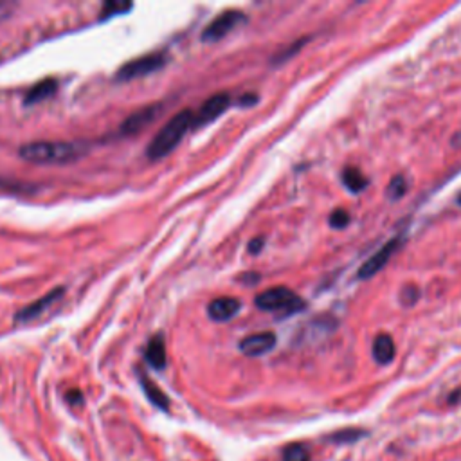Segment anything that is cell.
<instances>
[{"instance_id":"6da1fadb","label":"cell","mask_w":461,"mask_h":461,"mask_svg":"<svg viewBox=\"0 0 461 461\" xmlns=\"http://www.w3.org/2000/svg\"><path fill=\"white\" fill-rule=\"evenodd\" d=\"M87 153L83 143H62V141H36L20 146L18 155L33 164H65Z\"/></svg>"},{"instance_id":"7a4b0ae2","label":"cell","mask_w":461,"mask_h":461,"mask_svg":"<svg viewBox=\"0 0 461 461\" xmlns=\"http://www.w3.org/2000/svg\"><path fill=\"white\" fill-rule=\"evenodd\" d=\"M193 119H195V114L186 108V110H180L179 114H175L170 121L162 126L161 130L157 132L155 137L150 141L148 148H146V155L152 161H159V159H164L166 155H170L177 146L180 144V141L186 137L188 130L193 126Z\"/></svg>"},{"instance_id":"3957f363","label":"cell","mask_w":461,"mask_h":461,"mask_svg":"<svg viewBox=\"0 0 461 461\" xmlns=\"http://www.w3.org/2000/svg\"><path fill=\"white\" fill-rule=\"evenodd\" d=\"M254 303L263 312L279 313V315H292L305 308V301L287 287H274L261 292L256 296Z\"/></svg>"},{"instance_id":"277c9868","label":"cell","mask_w":461,"mask_h":461,"mask_svg":"<svg viewBox=\"0 0 461 461\" xmlns=\"http://www.w3.org/2000/svg\"><path fill=\"white\" fill-rule=\"evenodd\" d=\"M168 58H166L164 53H152V54H144L139 58H134L130 62H126L123 67H119L116 78L119 81H130L135 78H144L153 72L161 71L166 65Z\"/></svg>"},{"instance_id":"5b68a950","label":"cell","mask_w":461,"mask_h":461,"mask_svg":"<svg viewBox=\"0 0 461 461\" xmlns=\"http://www.w3.org/2000/svg\"><path fill=\"white\" fill-rule=\"evenodd\" d=\"M243 22H247V17L242 11H236V9L222 11V13L216 15V17L207 24L206 29L202 31V42L215 44V42L222 40L224 36H227L233 29H236L238 26H242Z\"/></svg>"},{"instance_id":"8992f818","label":"cell","mask_w":461,"mask_h":461,"mask_svg":"<svg viewBox=\"0 0 461 461\" xmlns=\"http://www.w3.org/2000/svg\"><path fill=\"white\" fill-rule=\"evenodd\" d=\"M164 110V105L162 103H152L146 105V107L139 108L137 112H134L132 116H128L125 121L119 126V135H135L143 132L148 125H152L157 117L161 116V112Z\"/></svg>"},{"instance_id":"52a82bcc","label":"cell","mask_w":461,"mask_h":461,"mask_svg":"<svg viewBox=\"0 0 461 461\" xmlns=\"http://www.w3.org/2000/svg\"><path fill=\"white\" fill-rule=\"evenodd\" d=\"M229 105H231V96H229V92H218V94L211 96L209 99H206V103L202 105L200 110L195 114L193 126L200 128V126H206L209 125V123L216 121V119L227 110Z\"/></svg>"},{"instance_id":"ba28073f","label":"cell","mask_w":461,"mask_h":461,"mask_svg":"<svg viewBox=\"0 0 461 461\" xmlns=\"http://www.w3.org/2000/svg\"><path fill=\"white\" fill-rule=\"evenodd\" d=\"M276 336L272 331H260V333H252L247 336L245 339L240 340V351L247 357H260V355L269 354L270 349L276 346Z\"/></svg>"},{"instance_id":"9c48e42d","label":"cell","mask_w":461,"mask_h":461,"mask_svg":"<svg viewBox=\"0 0 461 461\" xmlns=\"http://www.w3.org/2000/svg\"><path fill=\"white\" fill-rule=\"evenodd\" d=\"M400 238H394V240H391V242L385 243L384 247H382L381 251L376 252V254H373L369 260L366 261V263L358 269V278L360 279H367L372 278V276H375L379 270H382L388 265V261L391 260V256L397 252V249H399L400 245Z\"/></svg>"},{"instance_id":"30bf717a","label":"cell","mask_w":461,"mask_h":461,"mask_svg":"<svg viewBox=\"0 0 461 461\" xmlns=\"http://www.w3.org/2000/svg\"><path fill=\"white\" fill-rule=\"evenodd\" d=\"M63 292H65V288L56 287L54 290H51L49 294H45L44 297H40V299L33 301L31 305H27L26 308H22L20 312H17V315H15V321L17 322L35 321L36 318H40L45 310L51 308V306H53L54 303H56V301L63 296Z\"/></svg>"},{"instance_id":"8fae6325","label":"cell","mask_w":461,"mask_h":461,"mask_svg":"<svg viewBox=\"0 0 461 461\" xmlns=\"http://www.w3.org/2000/svg\"><path fill=\"white\" fill-rule=\"evenodd\" d=\"M242 308V303L236 297H216L215 301H211L209 306H207V315L209 319L216 322H224V321H231V319L236 315Z\"/></svg>"},{"instance_id":"7c38bea8","label":"cell","mask_w":461,"mask_h":461,"mask_svg":"<svg viewBox=\"0 0 461 461\" xmlns=\"http://www.w3.org/2000/svg\"><path fill=\"white\" fill-rule=\"evenodd\" d=\"M144 358L153 369H164L166 367V346L162 336H155L148 340V345L144 348Z\"/></svg>"},{"instance_id":"4fadbf2b","label":"cell","mask_w":461,"mask_h":461,"mask_svg":"<svg viewBox=\"0 0 461 461\" xmlns=\"http://www.w3.org/2000/svg\"><path fill=\"white\" fill-rule=\"evenodd\" d=\"M56 90H58V80H54V78H45V80L38 81L36 85H33L31 89L27 90L26 105L42 103V101H45L47 98H51Z\"/></svg>"},{"instance_id":"5bb4252c","label":"cell","mask_w":461,"mask_h":461,"mask_svg":"<svg viewBox=\"0 0 461 461\" xmlns=\"http://www.w3.org/2000/svg\"><path fill=\"white\" fill-rule=\"evenodd\" d=\"M394 340L388 333H381L373 340V357L379 364H390L394 358Z\"/></svg>"},{"instance_id":"9a60e30c","label":"cell","mask_w":461,"mask_h":461,"mask_svg":"<svg viewBox=\"0 0 461 461\" xmlns=\"http://www.w3.org/2000/svg\"><path fill=\"white\" fill-rule=\"evenodd\" d=\"M141 385H143V391L146 393V397L152 400L153 406H157L159 409H164V411L170 408V400H168V397L159 390V385H157L155 382H152L150 379L141 375Z\"/></svg>"},{"instance_id":"2e32d148","label":"cell","mask_w":461,"mask_h":461,"mask_svg":"<svg viewBox=\"0 0 461 461\" xmlns=\"http://www.w3.org/2000/svg\"><path fill=\"white\" fill-rule=\"evenodd\" d=\"M342 182L351 193H360L367 188V179L357 168H346L342 171Z\"/></svg>"},{"instance_id":"e0dca14e","label":"cell","mask_w":461,"mask_h":461,"mask_svg":"<svg viewBox=\"0 0 461 461\" xmlns=\"http://www.w3.org/2000/svg\"><path fill=\"white\" fill-rule=\"evenodd\" d=\"M283 461H310L308 449L303 444H292L285 449Z\"/></svg>"},{"instance_id":"ac0fdd59","label":"cell","mask_w":461,"mask_h":461,"mask_svg":"<svg viewBox=\"0 0 461 461\" xmlns=\"http://www.w3.org/2000/svg\"><path fill=\"white\" fill-rule=\"evenodd\" d=\"M406 191H408V180H406V177H403V175L393 177L390 186H388V197H390L391 200H399V198H402L403 195H406Z\"/></svg>"},{"instance_id":"d6986e66","label":"cell","mask_w":461,"mask_h":461,"mask_svg":"<svg viewBox=\"0 0 461 461\" xmlns=\"http://www.w3.org/2000/svg\"><path fill=\"white\" fill-rule=\"evenodd\" d=\"M132 4H121V2H107L101 9V20L105 18H112L116 15H123L126 11H130Z\"/></svg>"},{"instance_id":"ffe728a7","label":"cell","mask_w":461,"mask_h":461,"mask_svg":"<svg viewBox=\"0 0 461 461\" xmlns=\"http://www.w3.org/2000/svg\"><path fill=\"white\" fill-rule=\"evenodd\" d=\"M349 224V215L345 209H336L330 215V225L333 229H342Z\"/></svg>"},{"instance_id":"44dd1931","label":"cell","mask_w":461,"mask_h":461,"mask_svg":"<svg viewBox=\"0 0 461 461\" xmlns=\"http://www.w3.org/2000/svg\"><path fill=\"white\" fill-rule=\"evenodd\" d=\"M301 45H305V40L296 42V44L292 45L290 49H285V51H283V53H279L278 56H276V58H274V63H281V62H285V60H288V58H290V56H292V54L297 53V51L301 49Z\"/></svg>"},{"instance_id":"7402d4cb","label":"cell","mask_w":461,"mask_h":461,"mask_svg":"<svg viewBox=\"0 0 461 461\" xmlns=\"http://www.w3.org/2000/svg\"><path fill=\"white\" fill-rule=\"evenodd\" d=\"M256 101H258V96L256 94H243L238 98V105H240V107H251Z\"/></svg>"},{"instance_id":"603a6c76","label":"cell","mask_w":461,"mask_h":461,"mask_svg":"<svg viewBox=\"0 0 461 461\" xmlns=\"http://www.w3.org/2000/svg\"><path fill=\"white\" fill-rule=\"evenodd\" d=\"M65 399H67L69 403H72V406H78V403L83 402V394H81L80 390H72L69 391Z\"/></svg>"},{"instance_id":"cb8c5ba5","label":"cell","mask_w":461,"mask_h":461,"mask_svg":"<svg viewBox=\"0 0 461 461\" xmlns=\"http://www.w3.org/2000/svg\"><path fill=\"white\" fill-rule=\"evenodd\" d=\"M263 243H265V240L263 238H254V240H251V243H249V251L251 252H254V254H258V252L261 251V249H263Z\"/></svg>"},{"instance_id":"d4e9b609","label":"cell","mask_w":461,"mask_h":461,"mask_svg":"<svg viewBox=\"0 0 461 461\" xmlns=\"http://www.w3.org/2000/svg\"><path fill=\"white\" fill-rule=\"evenodd\" d=\"M243 281H247V283H251V281H258V279H260V276H243Z\"/></svg>"},{"instance_id":"484cf974","label":"cell","mask_w":461,"mask_h":461,"mask_svg":"<svg viewBox=\"0 0 461 461\" xmlns=\"http://www.w3.org/2000/svg\"><path fill=\"white\" fill-rule=\"evenodd\" d=\"M458 204H460V206H461V195H460V197H458Z\"/></svg>"}]
</instances>
